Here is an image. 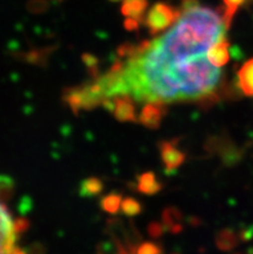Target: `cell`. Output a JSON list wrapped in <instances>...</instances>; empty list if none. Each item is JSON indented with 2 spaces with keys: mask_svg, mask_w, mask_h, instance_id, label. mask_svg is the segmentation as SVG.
<instances>
[{
  "mask_svg": "<svg viewBox=\"0 0 253 254\" xmlns=\"http://www.w3.org/2000/svg\"><path fill=\"white\" fill-rule=\"evenodd\" d=\"M221 13L208 6L181 12L172 27L123 62L127 94L138 102H196L221 100L224 75L209 62L208 51L228 31Z\"/></svg>",
  "mask_w": 253,
  "mask_h": 254,
  "instance_id": "cell-1",
  "label": "cell"
},
{
  "mask_svg": "<svg viewBox=\"0 0 253 254\" xmlns=\"http://www.w3.org/2000/svg\"><path fill=\"white\" fill-rule=\"evenodd\" d=\"M65 102L73 110L74 114H79L81 110H92L96 106H101L103 101L107 100L103 85L98 76L92 83L82 87H74L66 89L64 94Z\"/></svg>",
  "mask_w": 253,
  "mask_h": 254,
  "instance_id": "cell-2",
  "label": "cell"
},
{
  "mask_svg": "<svg viewBox=\"0 0 253 254\" xmlns=\"http://www.w3.org/2000/svg\"><path fill=\"white\" fill-rule=\"evenodd\" d=\"M22 221H14L3 201H0V254H25L17 245Z\"/></svg>",
  "mask_w": 253,
  "mask_h": 254,
  "instance_id": "cell-3",
  "label": "cell"
},
{
  "mask_svg": "<svg viewBox=\"0 0 253 254\" xmlns=\"http://www.w3.org/2000/svg\"><path fill=\"white\" fill-rule=\"evenodd\" d=\"M179 16H181V9L159 1L149 9L148 16L145 18V25L151 35H158L170 27L179 18Z\"/></svg>",
  "mask_w": 253,
  "mask_h": 254,
  "instance_id": "cell-4",
  "label": "cell"
},
{
  "mask_svg": "<svg viewBox=\"0 0 253 254\" xmlns=\"http://www.w3.org/2000/svg\"><path fill=\"white\" fill-rule=\"evenodd\" d=\"M102 106L112 113L119 122H137L135 102L129 94H119L107 98L103 101Z\"/></svg>",
  "mask_w": 253,
  "mask_h": 254,
  "instance_id": "cell-5",
  "label": "cell"
},
{
  "mask_svg": "<svg viewBox=\"0 0 253 254\" xmlns=\"http://www.w3.org/2000/svg\"><path fill=\"white\" fill-rule=\"evenodd\" d=\"M166 113L167 109L164 107V103L146 102L138 116V122L149 129H158Z\"/></svg>",
  "mask_w": 253,
  "mask_h": 254,
  "instance_id": "cell-6",
  "label": "cell"
},
{
  "mask_svg": "<svg viewBox=\"0 0 253 254\" xmlns=\"http://www.w3.org/2000/svg\"><path fill=\"white\" fill-rule=\"evenodd\" d=\"M159 150H161L162 161L167 172H172L181 167L186 159L185 152L177 148L170 141H162L159 143Z\"/></svg>",
  "mask_w": 253,
  "mask_h": 254,
  "instance_id": "cell-7",
  "label": "cell"
},
{
  "mask_svg": "<svg viewBox=\"0 0 253 254\" xmlns=\"http://www.w3.org/2000/svg\"><path fill=\"white\" fill-rule=\"evenodd\" d=\"M229 48H230V43H229L226 35L222 36L220 40L212 45L208 51V60L213 66L216 67H224L230 61V53H229Z\"/></svg>",
  "mask_w": 253,
  "mask_h": 254,
  "instance_id": "cell-8",
  "label": "cell"
},
{
  "mask_svg": "<svg viewBox=\"0 0 253 254\" xmlns=\"http://www.w3.org/2000/svg\"><path fill=\"white\" fill-rule=\"evenodd\" d=\"M162 190V184L153 172H145L137 178V191L145 195H155Z\"/></svg>",
  "mask_w": 253,
  "mask_h": 254,
  "instance_id": "cell-9",
  "label": "cell"
},
{
  "mask_svg": "<svg viewBox=\"0 0 253 254\" xmlns=\"http://www.w3.org/2000/svg\"><path fill=\"white\" fill-rule=\"evenodd\" d=\"M238 84L243 94L253 96V58L246 62L238 72Z\"/></svg>",
  "mask_w": 253,
  "mask_h": 254,
  "instance_id": "cell-10",
  "label": "cell"
},
{
  "mask_svg": "<svg viewBox=\"0 0 253 254\" xmlns=\"http://www.w3.org/2000/svg\"><path fill=\"white\" fill-rule=\"evenodd\" d=\"M149 5L148 0H123L122 13L125 17L140 19L142 22L144 13Z\"/></svg>",
  "mask_w": 253,
  "mask_h": 254,
  "instance_id": "cell-11",
  "label": "cell"
},
{
  "mask_svg": "<svg viewBox=\"0 0 253 254\" xmlns=\"http://www.w3.org/2000/svg\"><path fill=\"white\" fill-rule=\"evenodd\" d=\"M103 190V182L98 177H89L82 181L79 193L83 197L97 196Z\"/></svg>",
  "mask_w": 253,
  "mask_h": 254,
  "instance_id": "cell-12",
  "label": "cell"
},
{
  "mask_svg": "<svg viewBox=\"0 0 253 254\" xmlns=\"http://www.w3.org/2000/svg\"><path fill=\"white\" fill-rule=\"evenodd\" d=\"M120 201H122V195L119 192H111L101 199V208L105 212L114 214V213H116L119 210Z\"/></svg>",
  "mask_w": 253,
  "mask_h": 254,
  "instance_id": "cell-13",
  "label": "cell"
},
{
  "mask_svg": "<svg viewBox=\"0 0 253 254\" xmlns=\"http://www.w3.org/2000/svg\"><path fill=\"white\" fill-rule=\"evenodd\" d=\"M122 210L124 214L129 217L137 216L138 213L141 212V204L133 197H125L122 201Z\"/></svg>",
  "mask_w": 253,
  "mask_h": 254,
  "instance_id": "cell-14",
  "label": "cell"
},
{
  "mask_svg": "<svg viewBox=\"0 0 253 254\" xmlns=\"http://www.w3.org/2000/svg\"><path fill=\"white\" fill-rule=\"evenodd\" d=\"M13 187H14L13 180L5 176H0V201L4 203L5 200L9 199L13 192Z\"/></svg>",
  "mask_w": 253,
  "mask_h": 254,
  "instance_id": "cell-15",
  "label": "cell"
},
{
  "mask_svg": "<svg viewBox=\"0 0 253 254\" xmlns=\"http://www.w3.org/2000/svg\"><path fill=\"white\" fill-rule=\"evenodd\" d=\"M82 58H83V62L85 64L86 68L90 72V75L97 76V71H98V60H97V57H94L90 53H84Z\"/></svg>",
  "mask_w": 253,
  "mask_h": 254,
  "instance_id": "cell-16",
  "label": "cell"
},
{
  "mask_svg": "<svg viewBox=\"0 0 253 254\" xmlns=\"http://www.w3.org/2000/svg\"><path fill=\"white\" fill-rule=\"evenodd\" d=\"M140 23H141V21H140V19L131 18V17H128V18L125 19L124 27L128 30V31H135V30H137L138 27H140Z\"/></svg>",
  "mask_w": 253,
  "mask_h": 254,
  "instance_id": "cell-17",
  "label": "cell"
},
{
  "mask_svg": "<svg viewBox=\"0 0 253 254\" xmlns=\"http://www.w3.org/2000/svg\"><path fill=\"white\" fill-rule=\"evenodd\" d=\"M246 1H250V0H224L225 5L228 6H239L243 5V4H246Z\"/></svg>",
  "mask_w": 253,
  "mask_h": 254,
  "instance_id": "cell-18",
  "label": "cell"
},
{
  "mask_svg": "<svg viewBox=\"0 0 253 254\" xmlns=\"http://www.w3.org/2000/svg\"><path fill=\"white\" fill-rule=\"evenodd\" d=\"M110 1H120V0H110Z\"/></svg>",
  "mask_w": 253,
  "mask_h": 254,
  "instance_id": "cell-19",
  "label": "cell"
}]
</instances>
